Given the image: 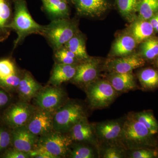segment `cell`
I'll return each instance as SVG.
<instances>
[{"label":"cell","instance_id":"cell-1","mask_svg":"<svg viewBox=\"0 0 158 158\" xmlns=\"http://www.w3.org/2000/svg\"><path fill=\"white\" fill-rule=\"evenodd\" d=\"M154 136L130 113L124 119L119 144L128 150L152 147L155 144Z\"/></svg>","mask_w":158,"mask_h":158},{"label":"cell","instance_id":"cell-2","mask_svg":"<svg viewBox=\"0 0 158 158\" xmlns=\"http://www.w3.org/2000/svg\"><path fill=\"white\" fill-rule=\"evenodd\" d=\"M14 12L9 26L16 32L17 38L14 44L15 48L27 36L33 34L42 35L44 26L36 22L29 12L26 0H11Z\"/></svg>","mask_w":158,"mask_h":158},{"label":"cell","instance_id":"cell-3","mask_svg":"<svg viewBox=\"0 0 158 158\" xmlns=\"http://www.w3.org/2000/svg\"><path fill=\"white\" fill-rule=\"evenodd\" d=\"M79 32L76 23L67 18L53 19L44 26L42 35L48 40L54 51L63 46Z\"/></svg>","mask_w":158,"mask_h":158},{"label":"cell","instance_id":"cell-4","mask_svg":"<svg viewBox=\"0 0 158 158\" xmlns=\"http://www.w3.org/2000/svg\"><path fill=\"white\" fill-rule=\"evenodd\" d=\"M86 118L83 106L77 102L67 100L54 113V131L68 134L75 125Z\"/></svg>","mask_w":158,"mask_h":158},{"label":"cell","instance_id":"cell-5","mask_svg":"<svg viewBox=\"0 0 158 158\" xmlns=\"http://www.w3.org/2000/svg\"><path fill=\"white\" fill-rule=\"evenodd\" d=\"M85 90L89 106L94 110L107 107L118 96V92L108 80L98 79Z\"/></svg>","mask_w":158,"mask_h":158},{"label":"cell","instance_id":"cell-6","mask_svg":"<svg viewBox=\"0 0 158 158\" xmlns=\"http://www.w3.org/2000/svg\"><path fill=\"white\" fill-rule=\"evenodd\" d=\"M34 105L20 100L9 105L3 112L2 121L9 128L26 126L36 110Z\"/></svg>","mask_w":158,"mask_h":158},{"label":"cell","instance_id":"cell-7","mask_svg":"<svg viewBox=\"0 0 158 158\" xmlns=\"http://www.w3.org/2000/svg\"><path fill=\"white\" fill-rule=\"evenodd\" d=\"M36 108L55 113L67 101V95L60 87L53 85L43 87L33 99Z\"/></svg>","mask_w":158,"mask_h":158},{"label":"cell","instance_id":"cell-8","mask_svg":"<svg viewBox=\"0 0 158 158\" xmlns=\"http://www.w3.org/2000/svg\"><path fill=\"white\" fill-rule=\"evenodd\" d=\"M73 142L68 134L54 131L39 137L37 146L47 151L56 158H65Z\"/></svg>","mask_w":158,"mask_h":158},{"label":"cell","instance_id":"cell-9","mask_svg":"<svg viewBox=\"0 0 158 158\" xmlns=\"http://www.w3.org/2000/svg\"><path fill=\"white\" fill-rule=\"evenodd\" d=\"M100 69V60L90 57L78 64L76 73L70 81L85 90L88 86L98 79Z\"/></svg>","mask_w":158,"mask_h":158},{"label":"cell","instance_id":"cell-10","mask_svg":"<svg viewBox=\"0 0 158 158\" xmlns=\"http://www.w3.org/2000/svg\"><path fill=\"white\" fill-rule=\"evenodd\" d=\"M124 119L108 120L93 125L98 141L107 144H119Z\"/></svg>","mask_w":158,"mask_h":158},{"label":"cell","instance_id":"cell-11","mask_svg":"<svg viewBox=\"0 0 158 158\" xmlns=\"http://www.w3.org/2000/svg\"><path fill=\"white\" fill-rule=\"evenodd\" d=\"M54 112L37 108L26 127L35 135H44L54 131Z\"/></svg>","mask_w":158,"mask_h":158},{"label":"cell","instance_id":"cell-12","mask_svg":"<svg viewBox=\"0 0 158 158\" xmlns=\"http://www.w3.org/2000/svg\"><path fill=\"white\" fill-rule=\"evenodd\" d=\"M145 61L138 54H131L111 59L107 62L106 68L110 73H128L144 66Z\"/></svg>","mask_w":158,"mask_h":158},{"label":"cell","instance_id":"cell-13","mask_svg":"<svg viewBox=\"0 0 158 158\" xmlns=\"http://www.w3.org/2000/svg\"><path fill=\"white\" fill-rule=\"evenodd\" d=\"M39 138L26 126L12 129L11 147L30 155L37 147Z\"/></svg>","mask_w":158,"mask_h":158},{"label":"cell","instance_id":"cell-14","mask_svg":"<svg viewBox=\"0 0 158 158\" xmlns=\"http://www.w3.org/2000/svg\"><path fill=\"white\" fill-rule=\"evenodd\" d=\"M78 14L88 17H99L109 7V0H71Z\"/></svg>","mask_w":158,"mask_h":158},{"label":"cell","instance_id":"cell-15","mask_svg":"<svg viewBox=\"0 0 158 158\" xmlns=\"http://www.w3.org/2000/svg\"><path fill=\"white\" fill-rule=\"evenodd\" d=\"M68 134L73 141L86 142L98 146V142L93 125L88 122V118L83 119L75 125Z\"/></svg>","mask_w":158,"mask_h":158},{"label":"cell","instance_id":"cell-16","mask_svg":"<svg viewBox=\"0 0 158 158\" xmlns=\"http://www.w3.org/2000/svg\"><path fill=\"white\" fill-rule=\"evenodd\" d=\"M43 88L30 72L23 71L16 92L20 100L30 102Z\"/></svg>","mask_w":158,"mask_h":158},{"label":"cell","instance_id":"cell-17","mask_svg":"<svg viewBox=\"0 0 158 158\" xmlns=\"http://www.w3.org/2000/svg\"><path fill=\"white\" fill-rule=\"evenodd\" d=\"M77 65L56 62L51 72L49 85L59 87L62 83L70 81L75 75Z\"/></svg>","mask_w":158,"mask_h":158},{"label":"cell","instance_id":"cell-18","mask_svg":"<svg viewBox=\"0 0 158 158\" xmlns=\"http://www.w3.org/2000/svg\"><path fill=\"white\" fill-rule=\"evenodd\" d=\"M108 80L118 93L135 90L137 87L135 78L132 72L110 73Z\"/></svg>","mask_w":158,"mask_h":158},{"label":"cell","instance_id":"cell-19","mask_svg":"<svg viewBox=\"0 0 158 158\" xmlns=\"http://www.w3.org/2000/svg\"><path fill=\"white\" fill-rule=\"evenodd\" d=\"M45 11L53 19L69 17V3L66 0H42Z\"/></svg>","mask_w":158,"mask_h":158},{"label":"cell","instance_id":"cell-20","mask_svg":"<svg viewBox=\"0 0 158 158\" xmlns=\"http://www.w3.org/2000/svg\"><path fill=\"white\" fill-rule=\"evenodd\" d=\"M135 40L133 36L123 35L114 42L112 49V55L114 56L122 57L131 55L136 47Z\"/></svg>","mask_w":158,"mask_h":158},{"label":"cell","instance_id":"cell-21","mask_svg":"<svg viewBox=\"0 0 158 158\" xmlns=\"http://www.w3.org/2000/svg\"><path fill=\"white\" fill-rule=\"evenodd\" d=\"M64 46L73 53L81 61H84L90 57L86 50L85 37L79 32L72 37Z\"/></svg>","mask_w":158,"mask_h":158},{"label":"cell","instance_id":"cell-22","mask_svg":"<svg viewBox=\"0 0 158 158\" xmlns=\"http://www.w3.org/2000/svg\"><path fill=\"white\" fill-rule=\"evenodd\" d=\"M152 26L146 20L140 19L135 22L132 26L133 37L138 43L143 42L150 38L153 33Z\"/></svg>","mask_w":158,"mask_h":158},{"label":"cell","instance_id":"cell-23","mask_svg":"<svg viewBox=\"0 0 158 158\" xmlns=\"http://www.w3.org/2000/svg\"><path fill=\"white\" fill-rule=\"evenodd\" d=\"M141 87L146 90L158 88V70L153 68H146L140 71L138 75Z\"/></svg>","mask_w":158,"mask_h":158},{"label":"cell","instance_id":"cell-24","mask_svg":"<svg viewBox=\"0 0 158 158\" xmlns=\"http://www.w3.org/2000/svg\"><path fill=\"white\" fill-rule=\"evenodd\" d=\"M67 156L71 158H94L96 157L93 148L80 143L71 144Z\"/></svg>","mask_w":158,"mask_h":158},{"label":"cell","instance_id":"cell-25","mask_svg":"<svg viewBox=\"0 0 158 158\" xmlns=\"http://www.w3.org/2000/svg\"><path fill=\"white\" fill-rule=\"evenodd\" d=\"M131 113L135 119L144 125L153 135L158 133V123L152 113L149 111H142Z\"/></svg>","mask_w":158,"mask_h":158},{"label":"cell","instance_id":"cell-26","mask_svg":"<svg viewBox=\"0 0 158 158\" xmlns=\"http://www.w3.org/2000/svg\"><path fill=\"white\" fill-rule=\"evenodd\" d=\"M141 0H116L122 15L131 20L138 11Z\"/></svg>","mask_w":158,"mask_h":158},{"label":"cell","instance_id":"cell-27","mask_svg":"<svg viewBox=\"0 0 158 158\" xmlns=\"http://www.w3.org/2000/svg\"><path fill=\"white\" fill-rule=\"evenodd\" d=\"M11 0H0V33L6 32L12 19L10 2Z\"/></svg>","mask_w":158,"mask_h":158},{"label":"cell","instance_id":"cell-28","mask_svg":"<svg viewBox=\"0 0 158 158\" xmlns=\"http://www.w3.org/2000/svg\"><path fill=\"white\" fill-rule=\"evenodd\" d=\"M54 58L56 63L68 65H77L81 62L73 53L64 46L54 51Z\"/></svg>","mask_w":158,"mask_h":158},{"label":"cell","instance_id":"cell-29","mask_svg":"<svg viewBox=\"0 0 158 158\" xmlns=\"http://www.w3.org/2000/svg\"><path fill=\"white\" fill-rule=\"evenodd\" d=\"M138 12L141 19L149 20L158 12V0H141Z\"/></svg>","mask_w":158,"mask_h":158},{"label":"cell","instance_id":"cell-30","mask_svg":"<svg viewBox=\"0 0 158 158\" xmlns=\"http://www.w3.org/2000/svg\"><path fill=\"white\" fill-rule=\"evenodd\" d=\"M140 55L143 59L148 60L156 58L158 56V39L150 37L142 42Z\"/></svg>","mask_w":158,"mask_h":158},{"label":"cell","instance_id":"cell-31","mask_svg":"<svg viewBox=\"0 0 158 158\" xmlns=\"http://www.w3.org/2000/svg\"><path fill=\"white\" fill-rule=\"evenodd\" d=\"M23 73V72L18 70L12 75L7 77L0 78V88L9 93L16 91Z\"/></svg>","mask_w":158,"mask_h":158},{"label":"cell","instance_id":"cell-32","mask_svg":"<svg viewBox=\"0 0 158 158\" xmlns=\"http://www.w3.org/2000/svg\"><path fill=\"white\" fill-rule=\"evenodd\" d=\"M126 149L119 144H107L104 148L102 157L123 158L126 156Z\"/></svg>","mask_w":158,"mask_h":158},{"label":"cell","instance_id":"cell-33","mask_svg":"<svg viewBox=\"0 0 158 158\" xmlns=\"http://www.w3.org/2000/svg\"><path fill=\"white\" fill-rule=\"evenodd\" d=\"M11 147V129L8 127L0 126V156Z\"/></svg>","mask_w":158,"mask_h":158},{"label":"cell","instance_id":"cell-34","mask_svg":"<svg viewBox=\"0 0 158 158\" xmlns=\"http://www.w3.org/2000/svg\"><path fill=\"white\" fill-rule=\"evenodd\" d=\"M18 70L14 62L10 59L0 60V78H5L12 75Z\"/></svg>","mask_w":158,"mask_h":158},{"label":"cell","instance_id":"cell-35","mask_svg":"<svg viewBox=\"0 0 158 158\" xmlns=\"http://www.w3.org/2000/svg\"><path fill=\"white\" fill-rule=\"evenodd\" d=\"M128 157L130 158H154L158 156L157 150L148 148L130 150Z\"/></svg>","mask_w":158,"mask_h":158},{"label":"cell","instance_id":"cell-36","mask_svg":"<svg viewBox=\"0 0 158 158\" xmlns=\"http://www.w3.org/2000/svg\"><path fill=\"white\" fill-rule=\"evenodd\" d=\"M0 156L4 158H29L30 155L11 147L6 150Z\"/></svg>","mask_w":158,"mask_h":158},{"label":"cell","instance_id":"cell-37","mask_svg":"<svg viewBox=\"0 0 158 158\" xmlns=\"http://www.w3.org/2000/svg\"><path fill=\"white\" fill-rule=\"evenodd\" d=\"M31 158H56L53 155L42 148L37 146L35 149L30 153Z\"/></svg>","mask_w":158,"mask_h":158},{"label":"cell","instance_id":"cell-38","mask_svg":"<svg viewBox=\"0 0 158 158\" xmlns=\"http://www.w3.org/2000/svg\"><path fill=\"white\" fill-rule=\"evenodd\" d=\"M11 99L10 93L0 88V110L8 106Z\"/></svg>","mask_w":158,"mask_h":158},{"label":"cell","instance_id":"cell-39","mask_svg":"<svg viewBox=\"0 0 158 158\" xmlns=\"http://www.w3.org/2000/svg\"><path fill=\"white\" fill-rule=\"evenodd\" d=\"M155 31L156 32H158V23L157 24L156 27L155 29H154Z\"/></svg>","mask_w":158,"mask_h":158},{"label":"cell","instance_id":"cell-40","mask_svg":"<svg viewBox=\"0 0 158 158\" xmlns=\"http://www.w3.org/2000/svg\"><path fill=\"white\" fill-rule=\"evenodd\" d=\"M156 64L157 66L158 67V56L157 57V60L156 62Z\"/></svg>","mask_w":158,"mask_h":158},{"label":"cell","instance_id":"cell-41","mask_svg":"<svg viewBox=\"0 0 158 158\" xmlns=\"http://www.w3.org/2000/svg\"><path fill=\"white\" fill-rule=\"evenodd\" d=\"M66 1H67L69 3V2H71V0H66Z\"/></svg>","mask_w":158,"mask_h":158},{"label":"cell","instance_id":"cell-42","mask_svg":"<svg viewBox=\"0 0 158 158\" xmlns=\"http://www.w3.org/2000/svg\"><path fill=\"white\" fill-rule=\"evenodd\" d=\"M157 151H158V150H157Z\"/></svg>","mask_w":158,"mask_h":158}]
</instances>
